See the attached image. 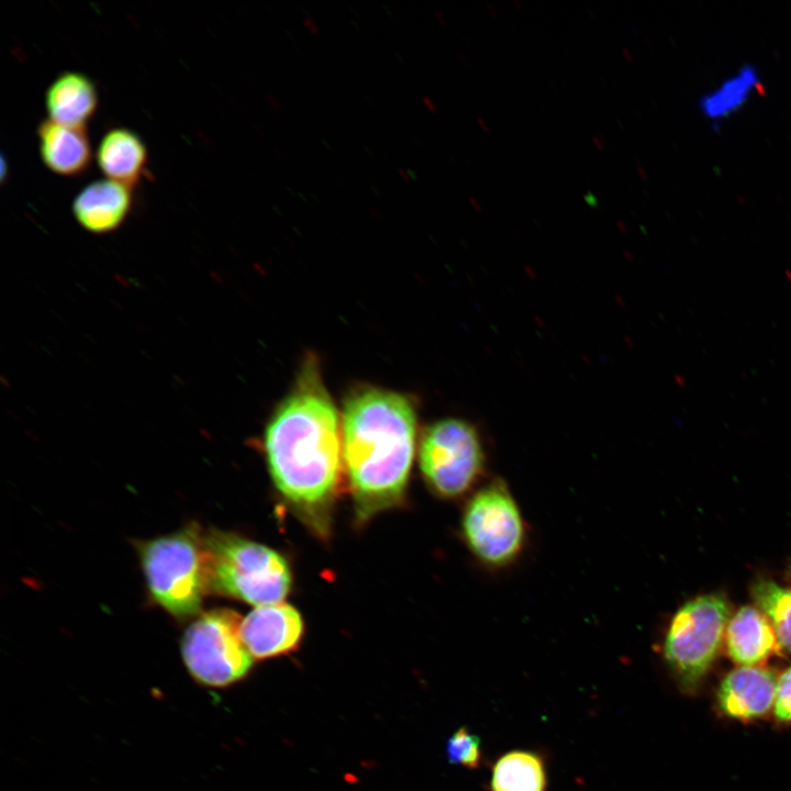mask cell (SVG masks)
Segmentation results:
<instances>
[{
    "instance_id": "1",
    "label": "cell",
    "mask_w": 791,
    "mask_h": 791,
    "mask_svg": "<svg viewBox=\"0 0 791 791\" xmlns=\"http://www.w3.org/2000/svg\"><path fill=\"white\" fill-rule=\"evenodd\" d=\"M265 454L283 499L316 533L330 527L343 461L337 410L308 359L265 431Z\"/></svg>"
},
{
    "instance_id": "2",
    "label": "cell",
    "mask_w": 791,
    "mask_h": 791,
    "mask_svg": "<svg viewBox=\"0 0 791 791\" xmlns=\"http://www.w3.org/2000/svg\"><path fill=\"white\" fill-rule=\"evenodd\" d=\"M342 431L357 519L366 521L403 499L414 455L415 412L398 392L363 388L345 401Z\"/></svg>"
},
{
    "instance_id": "3",
    "label": "cell",
    "mask_w": 791,
    "mask_h": 791,
    "mask_svg": "<svg viewBox=\"0 0 791 791\" xmlns=\"http://www.w3.org/2000/svg\"><path fill=\"white\" fill-rule=\"evenodd\" d=\"M208 592L261 606L280 603L291 586L287 560L276 550L229 533L203 535Z\"/></svg>"
},
{
    "instance_id": "4",
    "label": "cell",
    "mask_w": 791,
    "mask_h": 791,
    "mask_svg": "<svg viewBox=\"0 0 791 791\" xmlns=\"http://www.w3.org/2000/svg\"><path fill=\"white\" fill-rule=\"evenodd\" d=\"M141 558L154 600L176 617L200 611L208 593L203 535L197 527L145 543Z\"/></svg>"
},
{
    "instance_id": "5",
    "label": "cell",
    "mask_w": 791,
    "mask_h": 791,
    "mask_svg": "<svg viewBox=\"0 0 791 791\" xmlns=\"http://www.w3.org/2000/svg\"><path fill=\"white\" fill-rule=\"evenodd\" d=\"M729 619V603L721 593L699 595L672 616L662 655L683 691L693 692L701 684L720 653Z\"/></svg>"
},
{
    "instance_id": "6",
    "label": "cell",
    "mask_w": 791,
    "mask_h": 791,
    "mask_svg": "<svg viewBox=\"0 0 791 791\" xmlns=\"http://www.w3.org/2000/svg\"><path fill=\"white\" fill-rule=\"evenodd\" d=\"M461 532L466 545L486 567L502 569L514 564L526 543L522 511L502 479L480 487L468 500Z\"/></svg>"
},
{
    "instance_id": "7",
    "label": "cell",
    "mask_w": 791,
    "mask_h": 791,
    "mask_svg": "<svg viewBox=\"0 0 791 791\" xmlns=\"http://www.w3.org/2000/svg\"><path fill=\"white\" fill-rule=\"evenodd\" d=\"M242 621L235 611L214 609L202 613L186 630L182 659L199 684L225 688L249 672L254 658L241 638Z\"/></svg>"
},
{
    "instance_id": "8",
    "label": "cell",
    "mask_w": 791,
    "mask_h": 791,
    "mask_svg": "<svg viewBox=\"0 0 791 791\" xmlns=\"http://www.w3.org/2000/svg\"><path fill=\"white\" fill-rule=\"evenodd\" d=\"M419 463L432 490L453 499L469 492L480 480L486 455L480 435L471 423L447 417L424 431Z\"/></svg>"
},
{
    "instance_id": "9",
    "label": "cell",
    "mask_w": 791,
    "mask_h": 791,
    "mask_svg": "<svg viewBox=\"0 0 791 791\" xmlns=\"http://www.w3.org/2000/svg\"><path fill=\"white\" fill-rule=\"evenodd\" d=\"M302 633L300 613L286 603L257 606L243 619L239 628L241 638L255 659H268L294 650Z\"/></svg>"
},
{
    "instance_id": "10",
    "label": "cell",
    "mask_w": 791,
    "mask_h": 791,
    "mask_svg": "<svg viewBox=\"0 0 791 791\" xmlns=\"http://www.w3.org/2000/svg\"><path fill=\"white\" fill-rule=\"evenodd\" d=\"M777 675L762 666L729 671L716 692L720 711L729 718L749 722L764 717L775 704Z\"/></svg>"
},
{
    "instance_id": "11",
    "label": "cell",
    "mask_w": 791,
    "mask_h": 791,
    "mask_svg": "<svg viewBox=\"0 0 791 791\" xmlns=\"http://www.w3.org/2000/svg\"><path fill=\"white\" fill-rule=\"evenodd\" d=\"M724 644L736 665L761 666L781 649L768 617L756 606H742L728 621Z\"/></svg>"
},
{
    "instance_id": "12",
    "label": "cell",
    "mask_w": 791,
    "mask_h": 791,
    "mask_svg": "<svg viewBox=\"0 0 791 791\" xmlns=\"http://www.w3.org/2000/svg\"><path fill=\"white\" fill-rule=\"evenodd\" d=\"M133 204L131 187L102 179L86 186L73 202L77 222L96 234L119 229L129 216Z\"/></svg>"
},
{
    "instance_id": "13",
    "label": "cell",
    "mask_w": 791,
    "mask_h": 791,
    "mask_svg": "<svg viewBox=\"0 0 791 791\" xmlns=\"http://www.w3.org/2000/svg\"><path fill=\"white\" fill-rule=\"evenodd\" d=\"M38 147L44 165L59 176H77L91 160V146L85 126H69L52 120L37 127Z\"/></svg>"
},
{
    "instance_id": "14",
    "label": "cell",
    "mask_w": 791,
    "mask_h": 791,
    "mask_svg": "<svg viewBox=\"0 0 791 791\" xmlns=\"http://www.w3.org/2000/svg\"><path fill=\"white\" fill-rule=\"evenodd\" d=\"M49 120L69 126H85L98 107L94 83L77 71L60 74L45 93Z\"/></svg>"
},
{
    "instance_id": "15",
    "label": "cell",
    "mask_w": 791,
    "mask_h": 791,
    "mask_svg": "<svg viewBox=\"0 0 791 791\" xmlns=\"http://www.w3.org/2000/svg\"><path fill=\"white\" fill-rule=\"evenodd\" d=\"M97 161L108 179L132 187L145 172L147 149L135 132L115 127L101 138Z\"/></svg>"
},
{
    "instance_id": "16",
    "label": "cell",
    "mask_w": 791,
    "mask_h": 791,
    "mask_svg": "<svg viewBox=\"0 0 791 791\" xmlns=\"http://www.w3.org/2000/svg\"><path fill=\"white\" fill-rule=\"evenodd\" d=\"M490 786L491 791H546L545 761L532 750L508 751L494 761Z\"/></svg>"
},
{
    "instance_id": "17",
    "label": "cell",
    "mask_w": 791,
    "mask_h": 791,
    "mask_svg": "<svg viewBox=\"0 0 791 791\" xmlns=\"http://www.w3.org/2000/svg\"><path fill=\"white\" fill-rule=\"evenodd\" d=\"M751 597L770 621L780 647L791 653V589L760 579L753 584Z\"/></svg>"
},
{
    "instance_id": "18",
    "label": "cell",
    "mask_w": 791,
    "mask_h": 791,
    "mask_svg": "<svg viewBox=\"0 0 791 791\" xmlns=\"http://www.w3.org/2000/svg\"><path fill=\"white\" fill-rule=\"evenodd\" d=\"M757 83L756 70L747 65L735 77L722 83L717 90L703 97L700 102L701 109L712 119L728 115L746 101Z\"/></svg>"
},
{
    "instance_id": "19",
    "label": "cell",
    "mask_w": 791,
    "mask_h": 791,
    "mask_svg": "<svg viewBox=\"0 0 791 791\" xmlns=\"http://www.w3.org/2000/svg\"><path fill=\"white\" fill-rule=\"evenodd\" d=\"M446 756L452 765L477 769L482 759L481 740L466 726H461L447 739Z\"/></svg>"
},
{
    "instance_id": "20",
    "label": "cell",
    "mask_w": 791,
    "mask_h": 791,
    "mask_svg": "<svg viewBox=\"0 0 791 791\" xmlns=\"http://www.w3.org/2000/svg\"><path fill=\"white\" fill-rule=\"evenodd\" d=\"M773 712L778 722H791V666L778 677Z\"/></svg>"
},
{
    "instance_id": "21",
    "label": "cell",
    "mask_w": 791,
    "mask_h": 791,
    "mask_svg": "<svg viewBox=\"0 0 791 791\" xmlns=\"http://www.w3.org/2000/svg\"><path fill=\"white\" fill-rule=\"evenodd\" d=\"M302 23L310 33H312L314 35L320 33L319 25L311 16H304L302 20Z\"/></svg>"
},
{
    "instance_id": "22",
    "label": "cell",
    "mask_w": 791,
    "mask_h": 791,
    "mask_svg": "<svg viewBox=\"0 0 791 791\" xmlns=\"http://www.w3.org/2000/svg\"><path fill=\"white\" fill-rule=\"evenodd\" d=\"M267 102L275 111H280L282 109L280 100L275 94H267Z\"/></svg>"
},
{
    "instance_id": "23",
    "label": "cell",
    "mask_w": 791,
    "mask_h": 791,
    "mask_svg": "<svg viewBox=\"0 0 791 791\" xmlns=\"http://www.w3.org/2000/svg\"><path fill=\"white\" fill-rule=\"evenodd\" d=\"M422 101H423V104L425 105V108H426L428 111H431V112H436V111H437V104H436V102H435L431 97H428V96H423V97H422Z\"/></svg>"
},
{
    "instance_id": "24",
    "label": "cell",
    "mask_w": 791,
    "mask_h": 791,
    "mask_svg": "<svg viewBox=\"0 0 791 791\" xmlns=\"http://www.w3.org/2000/svg\"><path fill=\"white\" fill-rule=\"evenodd\" d=\"M398 174H399V176H400L403 180H405V181H410V180L412 179V177H411V175L409 174V171H408L405 168H403V167H399V168H398Z\"/></svg>"
},
{
    "instance_id": "25",
    "label": "cell",
    "mask_w": 791,
    "mask_h": 791,
    "mask_svg": "<svg viewBox=\"0 0 791 791\" xmlns=\"http://www.w3.org/2000/svg\"><path fill=\"white\" fill-rule=\"evenodd\" d=\"M584 198H586V200H587L588 203H590V204H592V205H597V204H598L597 199L593 198V196H592L591 193H588Z\"/></svg>"
},
{
    "instance_id": "26",
    "label": "cell",
    "mask_w": 791,
    "mask_h": 791,
    "mask_svg": "<svg viewBox=\"0 0 791 791\" xmlns=\"http://www.w3.org/2000/svg\"><path fill=\"white\" fill-rule=\"evenodd\" d=\"M602 141L604 140L601 137V135L593 136V142L600 149L603 148V145L601 144Z\"/></svg>"
},
{
    "instance_id": "27",
    "label": "cell",
    "mask_w": 791,
    "mask_h": 791,
    "mask_svg": "<svg viewBox=\"0 0 791 791\" xmlns=\"http://www.w3.org/2000/svg\"><path fill=\"white\" fill-rule=\"evenodd\" d=\"M434 14L442 24L446 23V20L441 11L436 10Z\"/></svg>"
},
{
    "instance_id": "28",
    "label": "cell",
    "mask_w": 791,
    "mask_h": 791,
    "mask_svg": "<svg viewBox=\"0 0 791 791\" xmlns=\"http://www.w3.org/2000/svg\"><path fill=\"white\" fill-rule=\"evenodd\" d=\"M469 202H470L474 207H476L477 210L480 209V207L478 205V200H477V199L470 197V198H469Z\"/></svg>"
},
{
    "instance_id": "29",
    "label": "cell",
    "mask_w": 791,
    "mask_h": 791,
    "mask_svg": "<svg viewBox=\"0 0 791 791\" xmlns=\"http://www.w3.org/2000/svg\"><path fill=\"white\" fill-rule=\"evenodd\" d=\"M477 121L479 122V124H480L484 130H488V126H487V124H486V121H483L481 118H478Z\"/></svg>"
}]
</instances>
